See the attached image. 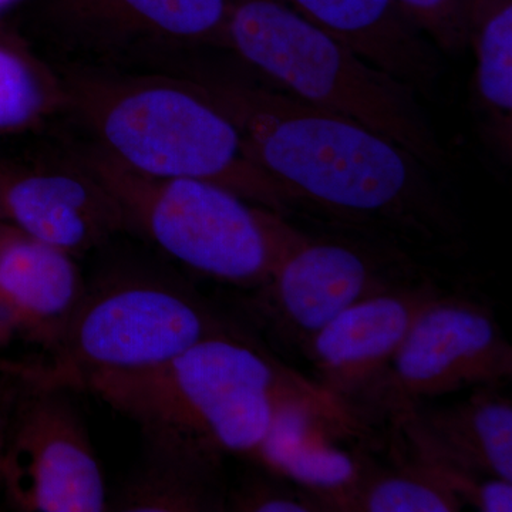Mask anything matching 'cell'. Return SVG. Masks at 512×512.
<instances>
[{
	"label": "cell",
	"mask_w": 512,
	"mask_h": 512,
	"mask_svg": "<svg viewBox=\"0 0 512 512\" xmlns=\"http://www.w3.org/2000/svg\"><path fill=\"white\" fill-rule=\"evenodd\" d=\"M174 76L234 123L248 156L299 211L414 247L460 239L443 177L389 137L282 92L227 52L194 57Z\"/></svg>",
	"instance_id": "6da1fadb"
},
{
	"label": "cell",
	"mask_w": 512,
	"mask_h": 512,
	"mask_svg": "<svg viewBox=\"0 0 512 512\" xmlns=\"http://www.w3.org/2000/svg\"><path fill=\"white\" fill-rule=\"evenodd\" d=\"M59 126L133 173L194 178L291 218L296 202L248 156L238 128L187 79L55 67Z\"/></svg>",
	"instance_id": "7a4b0ae2"
},
{
	"label": "cell",
	"mask_w": 512,
	"mask_h": 512,
	"mask_svg": "<svg viewBox=\"0 0 512 512\" xmlns=\"http://www.w3.org/2000/svg\"><path fill=\"white\" fill-rule=\"evenodd\" d=\"M82 389L134 421L148 450L218 463L227 454L251 457L285 403L326 393L234 332L147 369L92 373Z\"/></svg>",
	"instance_id": "3957f363"
},
{
	"label": "cell",
	"mask_w": 512,
	"mask_h": 512,
	"mask_svg": "<svg viewBox=\"0 0 512 512\" xmlns=\"http://www.w3.org/2000/svg\"><path fill=\"white\" fill-rule=\"evenodd\" d=\"M225 52L282 92L396 141L440 177L450 171L419 94L282 0H231Z\"/></svg>",
	"instance_id": "277c9868"
},
{
	"label": "cell",
	"mask_w": 512,
	"mask_h": 512,
	"mask_svg": "<svg viewBox=\"0 0 512 512\" xmlns=\"http://www.w3.org/2000/svg\"><path fill=\"white\" fill-rule=\"evenodd\" d=\"M72 138L119 202L128 234L214 281L262 288L306 237L289 218L222 185L133 173Z\"/></svg>",
	"instance_id": "5b68a950"
},
{
	"label": "cell",
	"mask_w": 512,
	"mask_h": 512,
	"mask_svg": "<svg viewBox=\"0 0 512 512\" xmlns=\"http://www.w3.org/2000/svg\"><path fill=\"white\" fill-rule=\"evenodd\" d=\"M23 2L16 30L53 67L171 74L192 57L225 52L231 0Z\"/></svg>",
	"instance_id": "8992f818"
},
{
	"label": "cell",
	"mask_w": 512,
	"mask_h": 512,
	"mask_svg": "<svg viewBox=\"0 0 512 512\" xmlns=\"http://www.w3.org/2000/svg\"><path fill=\"white\" fill-rule=\"evenodd\" d=\"M221 333L232 330L183 282L153 269L119 266L86 282L45 372L79 390L84 376L157 366Z\"/></svg>",
	"instance_id": "52a82bcc"
},
{
	"label": "cell",
	"mask_w": 512,
	"mask_h": 512,
	"mask_svg": "<svg viewBox=\"0 0 512 512\" xmlns=\"http://www.w3.org/2000/svg\"><path fill=\"white\" fill-rule=\"evenodd\" d=\"M72 386L42 363L13 375L0 444V498L20 512L109 511L99 458Z\"/></svg>",
	"instance_id": "ba28073f"
},
{
	"label": "cell",
	"mask_w": 512,
	"mask_h": 512,
	"mask_svg": "<svg viewBox=\"0 0 512 512\" xmlns=\"http://www.w3.org/2000/svg\"><path fill=\"white\" fill-rule=\"evenodd\" d=\"M0 153V221L74 258L128 234L119 202L59 124Z\"/></svg>",
	"instance_id": "9c48e42d"
},
{
	"label": "cell",
	"mask_w": 512,
	"mask_h": 512,
	"mask_svg": "<svg viewBox=\"0 0 512 512\" xmlns=\"http://www.w3.org/2000/svg\"><path fill=\"white\" fill-rule=\"evenodd\" d=\"M512 375V348L484 305L439 295L419 313L365 403L396 421L426 400L498 387Z\"/></svg>",
	"instance_id": "30bf717a"
},
{
	"label": "cell",
	"mask_w": 512,
	"mask_h": 512,
	"mask_svg": "<svg viewBox=\"0 0 512 512\" xmlns=\"http://www.w3.org/2000/svg\"><path fill=\"white\" fill-rule=\"evenodd\" d=\"M390 254L353 239L306 235L259 291L276 322L308 343L350 306L403 285V264Z\"/></svg>",
	"instance_id": "8fae6325"
},
{
	"label": "cell",
	"mask_w": 512,
	"mask_h": 512,
	"mask_svg": "<svg viewBox=\"0 0 512 512\" xmlns=\"http://www.w3.org/2000/svg\"><path fill=\"white\" fill-rule=\"evenodd\" d=\"M439 295L429 284L402 285L339 313L308 342L320 386L350 410L365 402L414 320Z\"/></svg>",
	"instance_id": "7c38bea8"
},
{
	"label": "cell",
	"mask_w": 512,
	"mask_h": 512,
	"mask_svg": "<svg viewBox=\"0 0 512 512\" xmlns=\"http://www.w3.org/2000/svg\"><path fill=\"white\" fill-rule=\"evenodd\" d=\"M356 414L330 393L285 403L251 458L302 485L323 511L348 493L363 468L336 440L359 427Z\"/></svg>",
	"instance_id": "4fadbf2b"
},
{
	"label": "cell",
	"mask_w": 512,
	"mask_h": 512,
	"mask_svg": "<svg viewBox=\"0 0 512 512\" xmlns=\"http://www.w3.org/2000/svg\"><path fill=\"white\" fill-rule=\"evenodd\" d=\"M383 72L433 97L444 72L440 50L397 0H282Z\"/></svg>",
	"instance_id": "5bb4252c"
},
{
	"label": "cell",
	"mask_w": 512,
	"mask_h": 512,
	"mask_svg": "<svg viewBox=\"0 0 512 512\" xmlns=\"http://www.w3.org/2000/svg\"><path fill=\"white\" fill-rule=\"evenodd\" d=\"M495 389H477L464 402L443 409L419 406L397 419L414 458L512 481V404Z\"/></svg>",
	"instance_id": "9a60e30c"
},
{
	"label": "cell",
	"mask_w": 512,
	"mask_h": 512,
	"mask_svg": "<svg viewBox=\"0 0 512 512\" xmlns=\"http://www.w3.org/2000/svg\"><path fill=\"white\" fill-rule=\"evenodd\" d=\"M86 281L77 258L16 234L0 252V298L9 306L19 342L36 345L52 359Z\"/></svg>",
	"instance_id": "2e32d148"
},
{
	"label": "cell",
	"mask_w": 512,
	"mask_h": 512,
	"mask_svg": "<svg viewBox=\"0 0 512 512\" xmlns=\"http://www.w3.org/2000/svg\"><path fill=\"white\" fill-rule=\"evenodd\" d=\"M221 463L144 448L140 466L109 497V511H227Z\"/></svg>",
	"instance_id": "e0dca14e"
},
{
	"label": "cell",
	"mask_w": 512,
	"mask_h": 512,
	"mask_svg": "<svg viewBox=\"0 0 512 512\" xmlns=\"http://www.w3.org/2000/svg\"><path fill=\"white\" fill-rule=\"evenodd\" d=\"M468 45L477 66L476 103L498 156L512 151V0H470Z\"/></svg>",
	"instance_id": "ac0fdd59"
},
{
	"label": "cell",
	"mask_w": 512,
	"mask_h": 512,
	"mask_svg": "<svg viewBox=\"0 0 512 512\" xmlns=\"http://www.w3.org/2000/svg\"><path fill=\"white\" fill-rule=\"evenodd\" d=\"M62 111L55 67L18 30L0 23V141L45 130Z\"/></svg>",
	"instance_id": "d6986e66"
},
{
	"label": "cell",
	"mask_w": 512,
	"mask_h": 512,
	"mask_svg": "<svg viewBox=\"0 0 512 512\" xmlns=\"http://www.w3.org/2000/svg\"><path fill=\"white\" fill-rule=\"evenodd\" d=\"M392 473H363L355 485L329 505V511L456 512L463 501L427 464L413 460Z\"/></svg>",
	"instance_id": "ffe728a7"
},
{
	"label": "cell",
	"mask_w": 512,
	"mask_h": 512,
	"mask_svg": "<svg viewBox=\"0 0 512 512\" xmlns=\"http://www.w3.org/2000/svg\"><path fill=\"white\" fill-rule=\"evenodd\" d=\"M397 3L440 52L460 53L468 46V0H397Z\"/></svg>",
	"instance_id": "44dd1931"
},
{
	"label": "cell",
	"mask_w": 512,
	"mask_h": 512,
	"mask_svg": "<svg viewBox=\"0 0 512 512\" xmlns=\"http://www.w3.org/2000/svg\"><path fill=\"white\" fill-rule=\"evenodd\" d=\"M227 511L242 512H309L323 511L311 494H298L288 488L251 478L228 491Z\"/></svg>",
	"instance_id": "7402d4cb"
},
{
	"label": "cell",
	"mask_w": 512,
	"mask_h": 512,
	"mask_svg": "<svg viewBox=\"0 0 512 512\" xmlns=\"http://www.w3.org/2000/svg\"><path fill=\"white\" fill-rule=\"evenodd\" d=\"M15 372H18V369L10 372L8 376L3 379V382L0 383V444H2V436H3V427H5V419H6V410H8L9 403V394H10V386H12V379Z\"/></svg>",
	"instance_id": "603a6c76"
},
{
	"label": "cell",
	"mask_w": 512,
	"mask_h": 512,
	"mask_svg": "<svg viewBox=\"0 0 512 512\" xmlns=\"http://www.w3.org/2000/svg\"><path fill=\"white\" fill-rule=\"evenodd\" d=\"M16 234H19V231H16V229L13 227H10V225L6 224V222L0 221V252L3 251V248L8 245L10 239L15 237Z\"/></svg>",
	"instance_id": "cb8c5ba5"
},
{
	"label": "cell",
	"mask_w": 512,
	"mask_h": 512,
	"mask_svg": "<svg viewBox=\"0 0 512 512\" xmlns=\"http://www.w3.org/2000/svg\"><path fill=\"white\" fill-rule=\"evenodd\" d=\"M20 365V362H9V360H0V383L3 382L6 376L10 372L16 369Z\"/></svg>",
	"instance_id": "d4e9b609"
}]
</instances>
